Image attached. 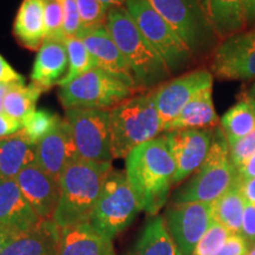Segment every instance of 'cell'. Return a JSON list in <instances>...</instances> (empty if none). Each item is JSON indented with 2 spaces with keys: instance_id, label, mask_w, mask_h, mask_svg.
<instances>
[{
  "instance_id": "6da1fadb",
  "label": "cell",
  "mask_w": 255,
  "mask_h": 255,
  "mask_svg": "<svg viewBox=\"0 0 255 255\" xmlns=\"http://www.w3.org/2000/svg\"><path fill=\"white\" fill-rule=\"evenodd\" d=\"M176 165L165 136L136 146L126 157V175L143 212L155 216L174 186Z\"/></svg>"
},
{
  "instance_id": "7a4b0ae2",
  "label": "cell",
  "mask_w": 255,
  "mask_h": 255,
  "mask_svg": "<svg viewBox=\"0 0 255 255\" xmlns=\"http://www.w3.org/2000/svg\"><path fill=\"white\" fill-rule=\"evenodd\" d=\"M111 170V163L81 158L64 170L59 178V202L52 219L60 229L90 221Z\"/></svg>"
},
{
  "instance_id": "3957f363",
  "label": "cell",
  "mask_w": 255,
  "mask_h": 255,
  "mask_svg": "<svg viewBox=\"0 0 255 255\" xmlns=\"http://www.w3.org/2000/svg\"><path fill=\"white\" fill-rule=\"evenodd\" d=\"M105 26L131 70L138 91H151L168 81L170 71L143 37L126 6L110 8Z\"/></svg>"
},
{
  "instance_id": "277c9868",
  "label": "cell",
  "mask_w": 255,
  "mask_h": 255,
  "mask_svg": "<svg viewBox=\"0 0 255 255\" xmlns=\"http://www.w3.org/2000/svg\"><path fill=\"white\" fill-rule=\"evenodd\" d=\"M114 158H126L136 146L163 131L151 91L136 94L109 110Z\"/></svg>"
},
{
  "instance_id": "5b68a950",
  "label": "cell",
  "mask_w": 255,
  "mask_h": 255,
  "mask_svg": "<svg viewBox=\"0 0 255 255\" xmlns=\"http://www.w3.org/2000/svg\"><path fill=\"white\" fill-rule=\"evenodd\" d=\"M237 181V170L229 158V145L221 128H215L212 146L202 165L180 188L171 203H213Z\"/></svg>"
},
{
  "instance_id": "8992f818",
  "label": "cell",
  "mask_w": 255,
  "mask_h": 255,
  "mask_svg": "<svg viewBox=\"0 0 255 255\" xmlns=\"http://www.w3.org/2000/svg\"><path fill=\"white\" fill-rule=\"evenodd\" d=\"M141 210L126 171L113 169L105 180L89 223L101 235L114 240L131 225Z\"/></svg>"
},
{
  "instance_id": "52a82bcc",
  "label": "cell",
  "mask_w": 255,
  "mask_h": 255,
  "mask_svg": "<svg viewBox=\"0 0 255 255\" xmlns=\"http://www.w3.org/2000/svg\"><path fill=\"white\" fill-rule=\"evenodd\" d=\"M136 94L137 91L121 79L96 68L60 87L58 96L65 110H110Z\"/></svg>"
},
{
  "instance_id": "ba28073f",
  "label": "cell",
  "mask_w": 255,
  "mask_h": 255,
  "mask_svg": "<svg viewBox=\"0 0 255 255\" xmlns=\"http://www.w3.org/2000/svg\"><path fill=\"white\" fill-rule=\"evenodd\" d=\"M124 6L170 73L187 69L195 60L186 44L146 0H127Z\"/></svg>"
},
{
  "instance_id": "9c48e42d",
  "label": "cell",
  "mask_w": 255,
  "mask_h": 255,
  "mask_svg": "<svg viewBox=\"0 0 255 255\" xmlns=\"http://www.w3.org/2000/svg\"><path fill=\"white\" fill-rule=\"evenodd\" d=\"M197 58L214 49L218 36L199 0H146Z\"/></svg>"
},
{
  "instance_id": "30bf717a",
  "label": "cell",
  "mask_w": 255,
  "mask_h": 255,
  "mask_svg": "<svg viewBox=\"0 0 255 255\" xmlns=\"http://www.w3.org/2000/svg\"><path fill=\"white\" fill-rule=\"evenodd\" d=\"M71 127L79 158L85 161L111 163L109 110L66 109L65 117Z\"/></svg>"
},
{
  "instance_id": "8fae6325",
  "label": "cell",
  "mask_w": 255,
  "mask_h": 255,
  "mask_svg": "<svg viewBox=\"0 0 255 255\" xmlns=\"http://www.w3.org/2000/svg\"><path fill=\"white\" fill-rule=\"evenodd\" d=\"M164 222L175 246L182 255H191L213 219L212 203H171L164 213Z\"/></svg>"
},
{
  "instance_id": "7c38bea8",
  "label": "cell",
  "mask_w": 255,
  "mask_h": 255,
  "mask_svg": "<svg viewBox=\"0 0 255 255\" xmlns=\"http://www.w3.org/2000/svg\"><path fill=\"white\" fill-rule=\"evenodd\" d=\"M212 73L220 79L255 78V27L223 39L214 49Z\"/></svg>"
},
{
  "instance_id": "4fadbf2b",
  "label": "cell",
  "mask_w": 255,
  "mask_h": 255,
  "mask_svg": "<svg viewBox=\"0 0 255 255\" xmlns=\"http://www.w3.org/2000/svg\"><path fill=\"white\" fill-rule=\"evenodd\" d=\"M209 87H213V73L207 69H197L169 79L154 89L152 95L163 131H167L168 127L194 96Z\"/></svg>"
},
{
  "instance_id": "5bb4252c",
  "label": "cell",
  "mask_w": 255,
  "mask_h": 255,
  "mask_svg": "<svg viewBox=\"0 0 255 255\" xmlns=\"http://www.w3.org/2000/svg\"><path fill=\"white\" fill-rule=\"evenodd\" d=\"M214 129H181L165 133L176 165L174 184L181 183L202 165L212 146Z\"/></svg>"
},
{
  "instance_id": "9a60e30c",
  "label": "cell",
  "mask_w": 255,
  "mask_h": 255,
  "mask_svg": "<svg viewBox=\"0 0 255 255\" xmlns=\"http://www.w3.org/2000/svg\"><path fill=\"white\" fill-rule=\"evenodd\" d=\"M79 159L71 127L65 119L36 144V163L59 181L66 168Z\"/></svg>"
},
{
  "instance_id": "2e32d148",
  "label": "cell",
  "mask_w": 255,
  "mask_h": 255,
  "mask_svg": "<svg viewBox=\"0 0 255 255\" xmlns=\"http://www.w3.org/2000/svg\"><path fill=\"white\" fill-rule=\"evenodd\" d=\"M15 181L38 216L41 220H52L59 202V181L36 162L25 167Z\"/></svg>"
},
{
  "instance_id": "e0dca14e",
  "label": "cell",
  "mask_w": 255,
  "mask_h": 255,
  "mask_svg": "<svg viewBox=\"0 0 255 255\" xmlns=\"http://www.w3.org/2000/svg\"><path fill=\"white\" fill-rule=\"evenodd\" d=\"M41 219L25 199L15 180H0V231L12 238L30 232Z\"/></svg>"
},
{
  "instance_id": "ac0fdd59",
  "label": "cell",
  "mask_w": 255,
  "mask_h": 255,
  "mask_svg": "<svg viewBox=\"0 0 255 255\" xmlns=\"http://www.w3.org/2000/svg\"><path fill=\"white\" fill-rule=\"evenodd\" d=\"M89 52L91 53L97 64V68L111 73L121 79L133 90L139 92L136 87L132 72L126 59L121 53L116 43L111 37L107 26H102L81 37Z\"/></svg>"
},
{
  "instance_id": "d6986e66",
  "label": "cell",
  "mask_w": 255,
  "mask_h": 255,
  "mask_svg": "<svg viewBox=\"0 0 255 255\" xmlns=\"http://www.w3.org/2000/svg\"><path fill=\"white\" fill-rule=\"evenodd\" d=\"M68 51L65 43L44 40L31 71V83L43 91L58 85L68 72Z\"/></svg>"
},
{
  "instance_id": "ffe728a7",
  "label": "cell",
  "mask_w": 255,
  "mask_h": 255,
  "mask_svg": "<svg viewBox=\"0 0 255 255\" xmlns=\"http://www.w3.org/2000/svg\"><path fill=\"white\" fill-rule=\"evenodd\" d=\"M58 255H116V252L111 239L84 222L60 229Z\"/></svg>"
},
{
  "instance_id": "44dd1931",
  "label": "cell",
  "mask_w": 255,
  "mask_h": 255,
  "mask_svg": "<svg viewBox=\"0 0 255 255\" xmlns=\"http://www.w3.org/2000/svg\"><path fill=\"white\" fill-rule=\"evenodd\" d=\"M60 228L53 220H41L37 227L18 235L0 255H58Z\"/></svg>"
},
{
  "instance_id": "7402d4cb",
  "label": "cell",
  "mask_w": 255,
  "mask_h": 255,
  "mask_svg": "<svg viewBox=\"0 0 255 255\" xmlns=\"http://www.w3.org/2000/svg\"><path fill=\"white\" fill-rule=\"evenodd\" d=\"M199 2L219 39H226L246 27L244 0H199Z\"/></svg>"
},
{
  "instance_id": "603a6c76",
  "label": "cell",
  "mask_w": 255,
  "mask_h": 255,
  "mask_svg": "<svg viewBox=\"0 0 255 255\" xmlns=\"http://www.w3.org/2000/svg\"><path fill=\"white\" fill-rule=\"evenodd\" d=\"M13 34L27 50H39L45 40L44 0L21 1L13 23Z\"/></svg>"
},
{
  "instance_id": "cb8c5ba5",
  "label": "cell",
  "mask_w": 255,
  "mask_h": 255,
  "mask_svg": "<svg viewBox=\"0 0 255 255\" xmlns=\"http://www.w3.org/2000/svg\"><path fill=\"white\" fill-rule=\"evenodd\" d=\"M219 122L213 102V87L201 90L186 104L167 131L181 129H214Z\"/></svg>"
},
{
  "instance_id": "d4e9b609",
  "label": "cell",
  "mask_w": 255,
  "mask_h": 255,
  "mask_svg": "<svg viewBox=\"0 0 255 255\" xmlns=\"http://www.w3.org/2000/svg\"><path fill=\"white\" fill-rule=\"evenodd\" d=\"M36 162V144L23 131L0 138V180H15L27 165Z\"/></svg>"
},
{
  "instance_id": "484cf974",
  "label": "cell",
  "mask_w": 255,
  "mask_h": 255,
  "mask_svg": "<svg viewBox=\"0 0 255 255\" xmlns=\"http://www.w3.org/2000/svg\"><path fill=\"white\" fill-rule=\"evenodd\" d=\"M176 250L163 216L155 215L146 222L136 244L126 255H175Z\"/></svg>"
},
{
  "instance_id": "4316f807",
  "label": "cell",
  "mask_w": 255,
  "mask_h": 255,
  "mask_svg": "<svg viewBox=\"0 0 255 255\" xmlns=\"http://www.w3.org/2000/svg\"><path fill=\"white\" fill-rule=\"evenodd\" d=\"M245 205L246 201L235 181L222 196L212 203L213 219L227 228L232 235H240Z\"/></svg>"
},
{
  "instance_id": "83f0119b",
  "label": "cell",
  "mask_w": 255,
  "mask_h": 255,
  "mask_svg": "<svg viewBox=\"0 0 255 255\" xmlns=\"http://www.w3.org/2000/svg\"><path fill=\"white\" fill-rule=\"evenodd\" d=\"M41 92L44 91L32 83L30 85L13 83L4 100L2 111L13 120L24 123V121L36 111V104Z\"/></svg>"
},
{
  "instance_id": "f1b7e54d",
  "label": "cell",
  "mask_w": 255,
  "mask_h": 255,
  "mask_svg": "<svg viewBox=\"0 0 255 255\" xmlns=\"http://www.w3.org/2000/svg\"><path fill=\"white\" fill-rule=\"evenodd\" d=\"M255 129V107L245 96L221 119V130L227 142L247 136Z\"/></svg>"
},
{
  "instance_id": "f546056e",
  "label": "cell",
  "mask_w": 255,
  "mask_h": 255,
  "mask_svg": "<svg viewBox=\"0 0 255 255\" xmlns=\"http://www.w3.org/2000/svg\"><path fill=\"white\" fill-rule=\"evenodd\" d=\"M66 51H68V72L64 76V78L59 82V87L69 84L79 76L84 75L92 69L97 68L96 60L89 50L83 43L81 38L73 37L68 38L65 41Z\"/></svg>"
},
{
  "instance_id": "4dcf8cb0",
  "label": "cell",
  "mask_w": 255,
  "mask_h": 255,
  "mask_svg": "<svg viewBox=\"0 0 255 255\" xmlns=\"http://www.w3.org/2000/svg\"><path fill=\"white\" fill-rule=\"evenodd\" d=\"M60 117L57 114L39 109L31 114L23 123L24 135L33 144L39 143L44 137H46L60 122Z\"/></svg>"
},
{
  "instance_id": "1f68e13d",
  "label": "cell",
  "mask_w": 255,
  "mask_h": 255,
  "mask_svg": "<svg viewBox=\"0 0 255 255\" xmlns=\"http://www.w3.org/2000/svg\"><path fill=\"white\" fill-rule=\"evenodd\" d=\"M76 2H77L82 26L81 36L78 38L89 32L105 26L108 9L104 7L100 0H76Z\"/></svg>"
},
{
  "instance_id": "d6a6232c",
  "label": "cell",
  "mask_w": 255,
  "mask_h": 255,
  "mask_svg": "<svg viewBox=\"0 0 255 255\" xmlns=\"http://www.w3.org/2000/svg\"><path fill=\"white\" fill-rule=\"evenodd\" d=\"M44 19H45V40H66L64 32L63 9L59 0H44Z\"/></svg>"
},
{
  "instance_id": "836d02e7",
  "label": "cell",
  "mask_w": 255,
  "mask_h": 255,
  "mask_svg": "<svg viewBox=\"0 0 255 255\" xmlns=\"http://www.w3.org/2000/svg\"><path fill=\"white\" fill-rule=\"evenodd\" d=\"M231 232L219 222L213 221L206 234L201 238L191 255H215L231 237Z\"/></svg>"
},
{
  "instance_id": "e575fe53",
  "label": "cell",
  "mask_w": 255,
  "mask_h": 255,
  "mask_svg": "<svg viewBox=\"0 0 255 255\" xmlns=\"http://www.w3.org/2000/svg\"><path fill=\"white\" fill-rule=\"evenodd\" d=\"M229 158L235 170L255 155V129L247 136L228 142Z\"/></svg>"
},
{
  "instance_id": "d590c367",
  "label": "cell",
  "mask_w": 255,
  "mask_h": 255,
  "mask_svg": "<svg viewBox=\"0 0 255 255\" xmlns=\"http://www.w3.org/2000/svg\"><path fill=\"white\" fill-rule=\"evenodd\" d=\"M63 9L64 19V32H65L66 39L68 38L79 37L82 32L81 19L76 0H59Z\"/></svg>"
},
{
  "instance_id": "8d00e7d4",
  "label": "cell",
  "mask_w": 255,
  "mask_h": 255,
  "mask_svg": "<svg viewBox=\"0 0 255 255\" xmlns=\"http://www.w3.org/2000/svg\"><path fill=\"white\" fill-rule=\"evenodd\" d=\"M240 237L251 248L255 247V205L246 202L242 218Z\"/></svg>"
},
{
  "instance_id": "74e56055",
  "label": "cell",
  "mask_w": 255,
  "mask_h": 255,
  "mask_svg": "<svg viewBox=\"0 0 255 255\" xmlns=\"http://www.w3.org/2000/svg\"><path fill=\"white\" fill-rule=\"evenodd\" d=\"M250 251L251 247L240 235H231L215 255H247Z\"/></svg>"
},
{
  "instance_id": "f35d334b",
  "label": "cell",
  "mask_w": 255,
  "mask_h": 255,
  "mask_svg": "<svg viewBox=\"0 0 255 255\" xmlns=\"http://www.w3.org/2000/svg\"><path fill=\"white\" fill-rule=\"evenodd\" d=\"M21 130H23V123L13 120L4 113H0V138L12 136Z\"/></svg>"
},
{
  "instance_id": "ab89813d",
  "label": "cell",
  "mask_w": 255,
  "mask_h": 255,
  "mask_svg": "<svg viewBox=\"0 0 255 255\" xmlns=\"http://www.w3.org/2000/svg\"><path fill=\"white\" fill-rule=\"evenodd\" d=\"M25 83V78L15 71L7 63L4 57L0 55V83Z\"/></svg>"
},
{
  "instance_id": "60d3db41",
  "label": "cell",
  "mask_w": 255,
  "mask_h": 255,
  "mask_svg": "<svg viewBox=\"0 0 255 255\" xmlns=\"http://www.w3.org/2000/svg\"><path fill=\"white\" fill-rule=\"evenodd\" d=\"M251 178H255V155L248 158L244 164L237 169L238 181H247Z\"/></svg>"
},
{
  "instance_id": "b9f144b4",
  "label": "cell",
  "mask_w": 255,
  "mask_h": 255,
  "mask_svg": "<svg viewBox=\"0 0 255 255\" xmlns=\"http://www.w3.org/2000/svg\"><path fill=\"white\" fill-rule=\"evenodd\" d=\"M237 183L246 202L255 205V178L247 181H238Z\"/></svg>"
},
{
  "instance_id": "7bdbcfd3",
  "label": "cell",
  "mask_w": 255,
  "mask_h": 255,
  "mask_svg": "<svg viewBox=\"0 0 255 255\" xmlns=\"http://www.w3.org/2000/svg\"><path fill=\"white\" fill-rule=\"evenodd\" d=\"M247 24H255V0H244Z\"/></svg>"
},
{
  "instance_id": "ee69618b",
  "label": "cell",
  "mask_w": 255,
  "mask_h": 255,
  "mask_svg": "<svg viewBox=\"0 0 255 255\" xmlns=\"http://www.w3.org/2000/svg\"><path fill=\"white\" fill-rule=\"evenodd\" d=\"M12 84H13V83H0V113H4V111H2L4 100L6 95H7V92L9 91V89H11Z\"/></svg>"
},
{
  "instance_id": "f6af8a7d",
  "label": "cell",
  "mask_w": 255,
  "mask_h": 255,
  "mask_svg": "<svg viewBox=\"0 0 255 255\" xmlns=\"http://www.w3.org/2000/svg\"><path fill=\"white\" fill-rule=\"evenodd\" d=\"M100 1L104 5L105 8L109 11L110 8L122 7V6L126 5L127 0H100Z\"/></svg>"
},
{
  "instance_id": "bcb514c9",
  "label": "cell",
  "mask_w": 255,
  "mask_h": 255,
  "mask_svg": "<svg viewBox=\"0 0 255 255\" xmlns=\"http://www.w3.org/2000/svg\"><path fill=\"white\" fill-rule=\"evenodd\" d=\"M12 239H14V238H12L11 235L7 234V233L0 231V254H1L2 250H4V248L6 247V245H7L8 242L12 240Z\"/></svg>"
},
{
  "instance_id": "7dc6e473",
  "label": "cell",
  "mask_w": 255,
  "mask_h": 255,
  "mask_svg": "<svg viewBox=\"0 0 255 255\" xmlns=\"http://www.w3.org/2000/svg\"><path fill=\"white\" fill-rule=\"evenodd\" d=\"M242 96H245V97H246L247 100L250 101L251 103L255 107V82L251 85V88L248 89L246 92H244V94H242Z\"/></svg>"
},
{
  "instance_id": "c3c4849f",
  "label": "cell",
  "mask_w": 255,
  "mask_h": 255,
  "mask_svg": "<svg viewBox=\"0 0 255 255\" xmlns=\"http://www.w3.org/2000/svg\"><path fill=\"white\" fill-rule=\"evenodd\" d=\"M247 255H255V247L251 248V251L248 252V254H247Z\"/></svg>"
},
{
  "instance_id": "681fc988",
  "label": "cell",
  "mask_w": 255,
  "mask_h": 255,
  "mask_svg": "<svg viewBox=\"0 0 255 255\" xmlns=\"http://www.w3.org/2000/svg\"><path fill=\"white\" fill-rule=\"evenodd\" d=\"M175 255H182V254H181V252H180V251L176 250V253H175Z\"/></svg>"
}]
</instances>
